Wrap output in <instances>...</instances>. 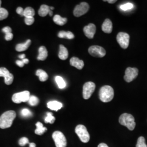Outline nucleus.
<instances>
[{"instance_id":"f257e3e1","label":"nucleus","mask_w":147,"mask_h":147,"mask_svg":"<svg viewBox=\"0 0 147 147\" xmlns=\"http://www.w3.org/2000/svg\"><path fill=\"white\" fill-rule=\"evenodd\" d=\"M16 117V113L14 111H8L0 117V128L5 129L10 127Z\"/></svg>"},{"instance_id":"f03ea898","label":"nucleus","mask_w":147,"mask_h":147,"mask_svg":"<svg viewBox=\"0 0 147 147\" xmlns=\"http://www.w3.org/2000/svg\"><path fill=\"white\" fill-rule=\"evenodd\" d=\"M99 95L101 101L110 102L114 97V90L110 86H104L100 88Z\"/></svg>"},{"instance_id":"7ed1b4c3","label":"nucleus","mask_w":147,"mask_h":147,"mask_svg":"<svg viewBox=\"0 0 147 147\" xmlns=\"http://www.w3.org/2000/svg\"><path fill=\"white\" fill-rule=\"evenodd\" d=\"M119 122L121 125L126 126L129 130L131 131L134 130L136 126L134 117L128 113L122 114L119 117Z\"/></svg>"},{"instance_id":"20e7f679","label":"nucleus","mask_w":147,"mask_h":147,"mask_svg":"<svg viewBox=\"0 0 147 147\" xmlns=\"http://www.w3.org/2000/svg\"><path fill=\"white\" fill-rule=\"evenodd\" d=\"M75 132L83 143L89 142L90 135L86 126L83 125H78L75 128Z\"/></svg>"},{"instance_id":"39448f33","label":"nucleus","mask_w":147,"mask_h":147,"mask_svg":"<svg viewBox=\"0 0 147 147\" xmlns=\"http://www.w3.org/2000/svg\"><path fill=\"white\" fill-rule=\"evenodd\" d=\"M53 138L55 143L56 147H66L67 140L62 132L59 131L54 132L53 134Z\"/></svg>"},{"instance_id":"423d86ee","label":"nucleus","mask_w":147,"mask_h":147,"mask_svg":"<svg viewBox=\"0 0 147 147\" xmlns=\"http://www.w3.org/2000/svg\"><path fill=\"white\" fill-rule=\"evenodd\" d=\"M30 97V92L25 90L17 93L13 95L12 100L16 104H20L22 102H27Z\"/></svg>"},{"instance_id":"0eeeda50","label":"nucleus","mask_w":147,"mask_h":147,"mask_svg":"<svg viewBox=\"0 0 147 147\" xmlns=\"http://www.w3.org/2000/svg\"><path fill=\"white\" fill-rule=\"evenodd\" d=\"M95 89V84L93 82H87L83 87V97L87 100L90 98Z\"/></svg>"},{"instance_id":"6e6552de","label":"nucleus","mask_w":147,"mask_h":147,"mask_svg":"<svg viewBox=\"0 0 147 147\" xmlns=\"http://www.w3.org/2000/svg\"><path fill=\"white\" fill-rule=\"evenodd\" d=\"M130 36L125 32H119L117 36V40L123 49H127L129 44Z\"/></svg>"},{"instance_id":"1a4fd4ad","label":"nucleus","mask_w":147,"mask_h":147,"mask_svg":"<svg viewBox=\"0 0 147 147\" xmlns=\"http://www.w3.org/2000/svg\"><path fill=\"white\" fill-rule=\"evenodd\" d=\"M89 9V5L87 3L82 2L75 7L74 10V15L76 17H80L87 13Z\"/></svg>"},{"instance_id":"9d476101","label":"nucleus","mask_w":147,"mask_h":147,"mask_svg":"<svg viewBox=\"0 0 147 147\" xmlns=\"http://www.w3.org/2000/svg\"><path fill=\"white\" fill-rule=\"evenodd\" d=\"M88 52L90 55L95 57H103L106 55V51L103 47L94 45L89 47Z\"/></svg>"},{"instance_id":"9b49d317","label":"nucleus","mask_w":147,"mask_h":147,"mask_svg":"<svg viewBox=\"0 0 147 147\" xmlns=\"http://www.w3.org/2000/svg\"><path fill=\"white\" fill-rule=\"evenodd\" d=\"M138 74V70L136 68L128 67L125 71L124 79L127 82H131L136 79Z\"/></svg>"},{"instance_id":"f8f14e48","label":"nucleus","mask_w":147,"mask_h":147,"mask_svg":"<svg viewBox=\"0 0 147 147\" xmlns=\"http://www.w3.org/2000/svg\"><path fill=\"white\" fill-rule=\"evenodd\" d=\"M0 77H3L5 78V82L7 85H10L13 82V75L10 73L8 70L5 67L0 68Z\"/></svg>"},{"instance_id":"ddd939ff","label":"nucleus","mask_w":147,"mask_h":147,"mask_svg":"<svg viewBox=\"0 0 147 147\" xmlns=\"http://www.w3.org/2000/svg\"><path fill=\"white\" fill-rule=\"evenodd\" d=\"M84 32L86 37L89 39H92L96 32V26L93 24H89L84 28Z\"/></svg>"},{"instance_id":"4468645a","label":"nucleus","mask_w":147,"mask_h":147,"mask_svg":"<svg viewBox=\"0 0 147 147\" xmlns=\"http://www.w3.org/2000/svg\"><path fill=\"white\" fill-rule=\"evenodd\" d=\"M70 63L71 66L76 68L78 69H82L84 67V62L82 60H81L77 57H74L70 59Z\"/></svg>"},{"instance_id":"2eb2a0df","label":"nucleus","mask_w":147,"mask_h":147,"mask_svg":"<svg viewBox=\"0 0 147 147\" xmlns=\"http://www.w3.org/2000/svg\"><path fill=\"white\" fill-rule=\"evenodd\" d=\"M113 25L110 19H107L105 20L102 25V30L106 33H111L112 31Z\"/></svg>"},{"instance_id":"dca6fc26","label":"nucleus","mask_w":147,"mask_h":147,"mask_svg":"<svg viewBox=\"0 0 147 147\" xmlns=\"http://www.w3.org/2000/svg\"><path fill=\"white\" fill-rule=\"evenodd\" d=\"M47 107L50 110L53 111H57L60 110L62 107L63 105L61 102L57 101H51L47 103Z\"/></svg>"},{"instance_id":"f3484780","label":"nucleus","mask_w":147,"mask_h":147,"mask_svg":"<svg viewBox=\"0 0 147 147\" xmlns=\"http://www.w3.org/2000/svg\"><path fill=\"white\" fill-rule=\"evenodd\" d=\"M48 53L47 48L42 46L39 49V55L37 57V59L39 61H44L47 58Z\"/></svg>"},{"instance_id":"a211bd4d","label":"nucleus","mask_w":147,"mask_h":147,"mask_svg":"<svg viewBox=\"0 0 147 147\" xmlns=\"http://www.w3.org/2000/svg\"><path fill=\"white\" fill-rule=\"evenodd\" d=\"M58 57L62 60H65L68 57V50L62 45H61L59 47V52L58 53Z\"/></svg>"},{"instance_id":"6ab92c4d","label":"nucleus","mask_w":147,"mask_h":147,"mask_svg":"<svg viewBox=\"0 0 147 147\" xmlns=\"http://www.w3.org/2000/svg\"><path fill=\"white\" fill-rule=\"evenodd\" d=\"M31 43V40L30 39H28L25 43L19 44L16 45V50L18 52L25 51L30 46Z\"/></svg>"},{"instance_id":"aec40b11","label":"nucleus","mask_w":147,"mask_h":147,"mask_svg":"<svg viewBox=\"0 0 147 147\" xmlns=\"http://www.w3.org/2000/svg\"><path fill=\"white\" fill-rule=\"evenodd\" d=\"M53 20L55 23L59 26H63L67 22V19L66 18H62L59 15H55L54 16Z\"/></svg>"},{"instance_id":"412c9836","label":"nucleus","mask_w":147,"mask_h":147,"mask_svg":"<svg viewBox=\"0 0 147 147\" xmlns=\"http://www.w3.org/2000/svg\"><path fill=\"white\" fill-rule=\"evenodd\" d=\"M36 125L37 129L35 130V134L38 135H42L45 132L47 131V128L43 126V124L40 122H37Z\"/></svg>"},{"instance_id":"4be33fe9","label":"nucleus","mask_w":147,"mask_h":147,"mask_svg":"<svg viewBox=\"0 0 147 147\" xmlns=\"http://www.w3.org/2000/svg\"><path fill=\"white\" fill-rule=\"evenodd\" d=\"M50 11V7H49L47 5H43L40 6V8L38 11V14L40 16L44 17V16H47Z\"/></svg>"},{"instance_id":"5701e85b","label":"nucleus","mask_w":147,"mask_h":147,"mask_svg":"<svg viewBox=\"0 0 147 147\" xmlns=\"http://www.w3.org/2000/svg\"><path fill=\"white\" fill-rule=\"evenodd\" d=\"M36 75L39 77V80L42 82H44L48 79L47 74L42 69H38L36 71Z\"/></svg>"},{"instance_id":"b1692460","label":"nucleus","mask_w":147,"mask_h":147,"mask_svg":"<svg viewBox=\"0 0 147 147\" xmlns=\"http://www.w3.org/2000/svg\"><path fill=\"white\" fill-rule=\"evenodd\" d=\"M58 36L61 38H66L68 39H72L74 38L73 33L70 31H60L58 33Z\"/></svg>"},{"instance_id":"393cba45","label":"nucleus","mask_w":147,"mask_h":147,"mask_svg":"<svg viewBox=\"0 0 147 147\" xmlns=\"http://www.w3.org/2000/svg\"><path fill=\"white\" fill-rule=\"evenodd\" d=\"M35 15V11L34 9H33L31 7H27L24 11L23 13V16L26 17H33Z\"/></svg>"},{"instance_id":"a878e982","label":"nucleus","mask_w":147,"mask_h":147,"mask_svg":"<svg viewBox=\"0 0 147 147\" xmlns=\"http://www.w3.org/2000/svg\"><path fill=\"white\" fill-rule=\"evenodd\" d=\"M55 80H56L57 84L58 85V87L60 89H63L65 87L66 84L62 77H61L59 76H57L55 78Z\"/></svg>"},{"instance_id":"bb28decb","label":"nucleus","mask_w":147,"mask_h":147,"mask_svg":"<svg viewBox=\"0 0 147 147\" xmlns=\"http://www.w3.org/2000/svg\"><path fill=\"white\" fill-rule=\"evenodd\" d=\"M39 99L34 95L30 96V99L28 101V104L30 105H31V106H33L38 105L39 104Z\"/></svg>"},{"instance_id":"cd10ccee","label":"nucleus","mask_w":147,"mask_h":147,"mask_svg":"<svg viewBox=\"0 0 147 147\" xmlns=\"http://www.w3.org/2000/svg\"><path fill=\"white\" fill-rule=\"evenodd\" d=\"M47 116L45 118V123L53 124L55 121V118L53 116V113L51 112H47Z\"/></svg>"},{"instance_id":"c85d7f7f","label":"nucleus","mask_w":147,"mask_h":147,"mask_svg":"<svg viewBox=\"0 0 147 147\" xmlns=\"http://www.w3.org/2000/svg\"><path fill=\"white\" fill-rule=\"evenodd\" d=\"M8 16V11L5 8L0 7V20L6 19Z\"/></svg>"},{"instance_id":"c756f323","label":"nucleus","mask_w":147,"mask_h":147,"mask_svg":"<svg viewBox=\"0 0 147 147\" xmlns=\"http://www.w3.org/2000/svg\"><path fill=\"white\" fill-rule=\"evenodd\" d=\"M134 6L132 3L128 2V3H126L125 4L121 5L120 6V9L121 10L123 11H129V10H131V9H132L134 8Z\"/></svg>"},{"instance_id":"7c9ffc66","label":"nucleus","mask_w":147,"mask_h":147,"mask_svg":"<svg viewBox=\"0 0 147 147\" xmlns=\"http://www.w3.org/2000/svg\"><path fill=\"white\" fill-rule=\"evenodd\" d=\"M136 147H147V145L146 144L145 138L143 137H140L138 138Z\"/></svg>"},{"instance_id":"2f4dec72","label":"nucleus","mask_w":147,"mask_h":147,"mask_svg":"<svg viewBox=\"0 0 147 147\" xmlns=\"http://www.w3.org/2000/svg\"><path fill=\"white\" fill-rule=\"evenodd\" d=\"M21 116L24 117H29L32 115V113L30 111L27 109H22L21 112Z\"/></svg>"},{"instance_id":"473e14b6","label":"nucleus","mask_w":147,"mask_h":147,"mask_svg":"<svg viewBox=\"0 0 147 147\" xmlns=\"http://www.w3.org/2000/svg\"><path fill=\"white\" fill-rule=\"evenodd\" d=\"M29 140L26 137H22L19 141V144L21 147L25 146L26 144H29Z\"/></svg>"},{"instance_id":"72a5a7b5","label":"nucleus","mask_w":147,"mask_h":147,"mask_svg":"<svg viewBox=\"0 0 147 147\" xmlns=\"http://www.w3.org/2000/svg\"><path fill=\"white\" fill-rule=\"evenodd\" d=\"M25 22L27 25H31L34 22V18L33 17H26Z\"/></svg>"},{"instance_id":"f704fd0d","label":"nucleus","mask_w":147,"mask_h":147,"mask_svg":"<svg viewBox=\"0 0 147 147\" xmlns=\"http://www.w3.org/2000/svg\"><path fill=\"white\" fill-rule=\"evenodd\" d=\"M13 38V34L11 32L5 33V39L6 40L9 41V40H12Z\"/></svg>"},{"instance_id":"c9c22d12","label":"nucleus","mask_w":147,"mask_h":147,"mask_svg":"<svg viewBox=\"0 0 147 147\" xmlns=\"http://www.w3.org/2000/svg\"><path fill=\"white\" fill-rule=\"evenodd\" d=\"M11 28L10 27L7 26L4 27L2 29V32L5 33H11Z\"/></svg>"},{"instance_id":"e433bc0d","label":"nucleus","mask_w":147,"mask_h":147,"mask_svg":"<svg viewBox=\"0 0 147 147\" xmlns=\"http://www.w3.org/2000/svg\"><path fill=\"white\" fill-rule=\"evenodd\" d=\"M24 9L22 8V7H18L17 9H16V13L18 14H19V15H20L21 16H23V13H24Z\"/></svg>"},{"instance_id":"4c0bfd02","label":"nucleus","mask_w":147,"mask_h":147,"mask_svg":"<svg viewBox=\"0 0 147 147\" xmlns=\"http://www.w3.org/2000/svg\"><path fill=\"white\" fill-rule=\"evenodd\" d=\"M16 64L18 66H19L20 67H21V68L24 66V63L22 62V60H17V61H16Z\"/></svg>"},{"instance_id":"58836bf2","label":"nucleus","mask_w":147,"mask_h":147,"mask_svg":"<svg viewBox=\"0 0 147 147\" xmlns=\"http://www.w3.org/2000/svg\"><path fill=\"white\" fill-rule=\"evenodd\" d=\"M98 147H108V146L106 144H105V143H100L99 144V146H98Z\"/></svg>"},{"instance_id":"ea45409f","label":"nucleus","mask_w":147,"mask_h":147,"mask_svg":"<svg viewBox=\"0 0 147 147\" xmlns=\"http://www.w3.org/2000/svg\"><path fill=\"white\" fill-rule=\"evenodd\" d=\"M106 1L107 2H109V3H115L116 2V0H107V1Z\"/></svg>"},{"instance_id":"a19ab883","label":"nucleus","mask_w":147,"mask_h":147,"mask_svg":"<svg viewBox=\"0 0 147 147\" xmlns=\"http://www.w3.org/2000/svg\"><path fill=\"white\" fill-rule=\"evenodd\" d=\"M22 61L24 63V64H28V62H29V60L28 59H27V58H24V59H22Z\"/></svg>"},{"instance_id":"79ce46f5","label":"nucleus","mask_w":147,"mask_h":147,"mask_svg":"<svg viewBox=\"0 0 147 147\" xmlns=\"http://www.w3.org/2000/svg\"><path fill=\"white\" fill-rule=\"evenodd\" d=\"M25 56H26L25 54H22V55H20L19 56V57L21 59H23L25 58Z\"/></svg>"},{"instance_id":"37998d69","label":"nucleus","mask_w":147,"mask_h":147,"mask_svg":"<svg viewBox=\"0 0 147 147\" xmlns=\"http://www.w3.org/2000/svg\"><path fill=\"white\" fill-rule=\"evenodd\" d=\"M30 144V147H36V145L35 143H29Z\"/></svg>"},{"instance_id":"c03bdc74","label":"nucleus","mask_w":147,"mask_h":147,"mask_svg":"<svg viewBox=\"0 0 147 147\" xmlns=\"http://www.w3.org/2000/svg\"><path fill=\"white\" fill-rule=\"evenodd\" d=\"M49 16H53V11H51V10H50V11H49Z\"/></svg>"},{"instance_id":"a18cd8bd","label":"nucleus","mask_w":147,"mask_h":147,"mask_svg":"<svg viewBox=\"0 0 147 147\" xmlns=\"http://www.w3.org/2000/svg\"><path fill=\"white\" fill-rule=\"evenodd\" d=\"M50 10H51V11H53V9H54V7H50Z\"/></svg>"},{"instance_id":"49530a36","label":"nucleus","mask_w":147,"mask_h":147,"mask_svg":"<svg viewBox=\"0 0 147 147\" xmlns=\"http://www.w3.org/2000/svg\"><path fill=\"white\" fill-rule=\"evenodd\" d=\"M1 4H2V1L0 0V7H1Z\"/></svg>"}]
</instances>
